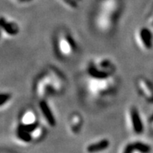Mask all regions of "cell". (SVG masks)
<instances>
[{
    "label": "cell",
    "mask_w": 153,
    "mask_h": 153,
    "mask_svg": "<svg viewBox=\"0 0 153 153\" xmlns=\"http://www.w3.org/2000/svg\"><path fill=\"white\" fill-rule=\"evenodd\" d=\"M120 10L119 0H103L95 17L97 27L103 32L110 31L114 27Z\"/></svg>",
    "instance_id": "cell-1"
},
{
    "label": "cell",
    "mask_w": 153,
    "mask_h": 153,
    "mask_svg": "<svg viewBox=\"0 0 153 153\" xmlns=\"http://www.w3.org/2000/svg\"><path fill=\"white\" fill-rule=\"evenodd\" d=\"M147 22L150 26H153V8L151 10V12L149 13V16L147 18Z\"/></svg>",
    "instance_id": "cell-20"
},
{
    "label": "cell",
    "mask_w": 153,
    "mask_h": 153,
    "mask_svg": "<svg viewBox=\"0 0 153 153\" xmlns=\"http://www.w3.org/2000/svg\"><path fill=\"white\" fill-rule=\"evenodd\" d=\"M116 81L113 76L105 78H91L89 77L88 90L95 96H105L113 94L116 90Z\"/></svg>",
    "instance_id": "cell-3"
},
{
    "label": "cell",
    "mask_w": 153,
    "mask_h": 153,
    "mask_svg": "<svg viewBox=\"0 0 153 153\" xmlns=\"http://www.w3.org/2000/svg\"><path fill=\"white\" fill-rule=\"evenodd\" d=\"M60 1L65 6L73 10L78 7V2L76 0H60Z\"/></svg>",
    "instance_id": "cell-19"
},
{
    "label": "cell",
    "mask_w": 153,
    "mask_h": 153,
    "mask_svg": "<svg viewBox=\"0 0 153 153\" xmlns=\"http://www.w3.org/2000/svg\"><path fill=\"white\" fill-rule=\"evenodd\" d=\"M39 109H40L41 114L42 116V118L45 120V123L49 127H54L56 125V120L54 117L53 111L48 105L46 100H40L39 101Z\"/></svg>",
    "instance_id": "cell-12"
},
{
    "label": "cell",
    "mask_w": 153,
    "mask_h": 153,
    "mask_svg": "<svg viewBox=\"0 0 153 153\" xmlns=\"http://www.w3.org/2000/svg\"><path fill=\"white\" fill-rule=\"evenodd\" d=\"M47 72L50 75L53 81L55 94H59L64 91L66 87V79L62 73L58 69L50 67L47 69Z\"/></svg>",
    "instance_id": "cell-8"
},
{
    "label": "cell",
    "mask_w": 153,
    "mask_h": 153,
    "mask_svg": "<svg viewBox=\"0 0 153 153\" xmlns=\"http://www.w3.org/2000/svg\"><path fill=\"white\" fill-rule=\"evenodd\" d=\"M19 2H20V3H24V2H30V1H32V0H17Z\"/></svg>",
    "instance_id": "cell-21"
},
{
    "label": "cell",
    "mask_w": 153,
    "mask_h": 153,
    "mask_svg": "<svg viewBox=\"0 0 153 153\" xmlns=\"http://www.w3.org/2000/svg\"><path fill=\"white\" fill-rule=\"evenodd\" d=\"M20 124L30 132V131L34 128L38 123V118L37 115L32 109H27L23 113L20 117Z\"/></svg>",
    "instance_id": "cell-11"
},
{
    "label": "cell",
    "mask_w": 153,
    "mask_h": 153,
    "mask_svg": "<svg viewBox=\"0 0 153 153\" xmlns=\"http://www.w3.org/2000/svg\"><path fill=\"white\" fill-rule=\"evenodd\" d=\"M83 124L82 117L78 113H74L69 119V128L70 131L74 134H76L81 131Z\"/></svg>",
    "instance_id": "cell-15"
},
{
    "label": "cell",
    "mask_w": 153,
    "mask_h": 153,
    "mask_svg": "<svg viewBox=\"0 0 153 153\" xmlns=\"http://www.w3.org/2000/svg\"><path fill=\"white\" fill-rule=\"evenodd\" d=\"M86 71L91 78H105L113 76L116 67L109 59L99 58L89 62Z\"/></svg>",
    "instance_id": "cell-2"
},
{
    "label": "cell",
    "mask_w": 153,
    "mask_h": 153,
    "mask_svg": "<svg viewBox=\"0 0 153 153\" xmlns=\"http://www.w3.org/2000/svg\"><path fill=\"white\" fill-rule=\"evenodd\" d=\"M151 146L142 141H135L127 144L123 147V153H148L151 151Z\"/></svg>",
    "instance_id": "cell-13"
},
{
    "label": "cell",
    "mask_w": 153,
    "mask_h": 153,
    "mask_svg": "<svg viewBox=\"0 0 153 153\" xmlns=\"http://www.w3.org/2000/svg\"><path fill=\"white\" fill-rule=\"evenodd\" d=\"M56 49L58 54L62 58H70L76 53V43L70 34L60 33L57 37Z\"/></svg>",
    "instance_id": "cell-5"
},
{
    "label": "cell",
    "mask_w": 153,
    "mask_h": 153,
    "mask_svg": "<svg viewBox=\"0 0 153 153\" xmlns=\"http://www.w3.org/2000/svg\"><path fill=\"white\" fill-rule=\"evenodd\" d=\"M0 27L2 34H4L7 37L16 36L20 32V27L17 23L3 16H1Z\"/></svg>",
    "instance_id": "cell-10"
},
{
    "label": "cell",
    "mask_w": 153,
    "mask_h": 153,
    "mask_svg": "<svg viewBox=\"0 0 153 153\" xmlns=\"http://www.w3.org/2000/svg\"><path fill=\"white\" fill-rule=\"evenodd\" d=\"M34 93L39 100H46L49 95L55 94L53 81L47 71L37 78L34 85Z\"/></svg>",
    "instance_id": "cell-4"
},
{
    "label": "cell",
    "mask_w": 153,
    "mask_h": 153,
    "mask_svg": "<svg viewBox=\"0 0 153 153\" xmlns=\"http://www.w3.org/2000/svg\"><path fill=\"white\" fill-rule=\"evenodd\" d=\"M136 86L139 93L149 102L153 103V86L145 77H140L137 80Z\"/></svg>",
    "instance_id": "cell-9"
},
{
    "label": "cell",
    "mask_w": 153,
    "mask_h": 153,
    "mask_svg": "<svg viewBox=\"0 0 153 153\" xmlns=\"http://www.w3.org/2000/svg\"><path fill=\"white\" fill-rule=\"evenodd\" d=\"M45 132V131L44 127H42L41 125L37 124L36 126L30 131V134H31L33 141H40L41 139L44 137Z\"/></svg>",
    "instance_id": "cell-17"
},
{
    "label": "cell",
    "mask_w": 153,
    "mask_h": 153,
    "mask_svg": "<svg viewBox=\"0 0 153 153\" xmlns=\"http://www.w3.org/2000/svg\"><path fill=\"white\" fill-rule=\"evenodd\" d=\"M12 99V95L8 92H2L0 95V107L1 109H3L5 106L8 105L11 102Z\"/></svg>",
    "instance_id": "cell-18"
},
{
    "label": "cell",
    "mask_w": 153,
    "mask_h": 153,
    "mask_svg": "<svg viewBox=\"0 0 153 153\" xmlns=\"http://www.w3.org/2000/svg\"><path fill=\"white\" fill-rule=\"evenodd\" d=\"M151 127H152V129L153 130V119L151 120Z\"/></svg>",
    "instance_id": "cell-22"
},
{
    "label": "cell",
    "mask_w": 153,
    "mask_h": 153,
    "mask_svg": "<svg viewBox=\"0 0 153 153\" xmlns=\"http://www.w3.org/2000/svg\"><path fill=\"white\" fill-rule=\"evenodd\" d=\"M136 40L139 46L143 50H151L153 46V35L148 27H141L136 33Z\"/></svg>",
    "instance_id": "cell-7"
},
{
    "label": "cell",
    "mask_w": 153,
    "mask_h": 153,
    "mask_svg": "<svg viewBox=\"0 0 153 153\" xmlns=\"http://www.w3.org/2000/svg\"><path fill=\"white\" fill-rule=\"evenodd\" d=\"M16 137L20 142L23 144H29L33 141L30 132L23 127L20 124L16 130Z\"/></svg>",
    "instance_id": "cell-16"
},
{
    "label": "cell",
    "mask_w": 153,
    "mask_h": 153,
    "mask_svg": "<svg viewBox=\"0 0 153 153\" xmlns=\"http://www.w3.org/2000/svg\"><path fill=\"white\" fill-rule=\"evenodd\" d=\"M76 1H77V2H81L82 0H76Z\"/></svg>",
    "instance_id": "cell-23"
},
{
    "label": "cell",
    "mask_w": 153,
    "mask_h": 153,
    "mask_svg": "<svg viewBox=\"0 0 153 153\" xmlns=\"http://www.w3.org/2000/svg\"><path fill=\"white\" fill-rule=\"evenodd\" d=\"M110 142L109 139L102 138L99 140L98 141H95L92 143L87 145L86 152L88 153H95L102 152L109 148Z\"/></svg>",
    "instance_id": "cell-14"
},
{
    "label": "cell",
    "mask_w": 153,
    "mask_h": 153,
    "mask_svg": "<svg viewBox=\"0 0 153 153\" xmlns=\"http://www.w3.org/2000/svg\"><path fill=\"white\" fill-rule=\"evenodd\" d=\"M127 121L130 129L135 134H141L144 131L143 121L138 109L135 106H131L127 111Z\"/></svg>",
    "instance_id": "cell-6"
}]
</instances>
